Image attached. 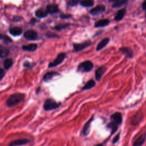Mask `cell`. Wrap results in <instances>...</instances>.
<instances>
[{
  "mask_svg": "<svg viewBox=\"0 0 146 146\" xmlns=\"http://www.w3.org/2000/svg\"><path fill=\"white\" fill-rule=\"evenodd\" d=\"M107 70V68L104 66H100L95 71V78L97 81H99L100 79L102 78L103 74L105 73V72Z\"/></svg>",
  "mask_w": 146,
  "mask_h": 146,
  "instance_id": "7c38bea8",
  "label": "cell"
},
{
  "mask_svg": "<svg viewBox=\"0 0 146 146\" xmlns=\"http://www.w3.org/2000/svg\"><path fill=\"white\" fill-rule=\"evenodd\" d=\"M70 25L68 24V23H65V24H59V25H56L55 27H54V29L56 30H58V31H59V30H63L67 27H68Z\"/></svg>",
  "mask_w": 146,
  "mask_h": 146,
  "instance_id": "4316f807",
  "label": "cell"
},
{
  "mask_svg": "<svg viewBox=\"0 0 146 146\" xmlns=\"http://www.w3.org/2000/svg\"><path fill=\"white\" fill-rule=\"evenodd\" d=\"M35 14L36 17L39 18H44V17H47L48 15V13L46 11V10L42 9V8L39 9L37 10H36Z\"/></svg>",
  "mask_w": 146,
  "mask_h": 146,
  "instance_id": "d6986e66",
  "label": "cell"
},
{
  "mask_svg": "<svg viewBox=\"0 0 146 146\" xmlns=\"http://www.w3.org/2000/svg\"><path fill=\"white\" fill-rule=\"evenodd\" d=\"M23 18L21 16H18V15H15L13 17V21L14 22H19L22 21Z\"/></svg>",
  "mask_w": 146,
  "mask_h": 146,
  "instance_id": "4dcf8cb0",
  "label": "cell"
},
{
  "mask_svg": "<svg viewBox=\"0 0 146 146\" xmlns=\"http://www.w3.org/2000/svg\"><path fill=\"white\" fill-rule=\"evenodd\" d=\"M35 65V63H31V62H28V61L25 62L23 63V66H24L25 67H26V68H32V67H33Z\"/></svg>",
  "mask_w": 146,
  "mask_h": 146,
  "instance_id": "83f0119b",
  "label": "cell"
},
{
  "mask_svg": "<svg viewBox=\"0 0 146 146\" xmlns=\"http://www.w3.org/2000/svg\"><path fill=\"white\" fill-rule=\"evenodd\" d=\"M92 120H93V116L91 117L90 119L85 124L82 131V133L84 136H87L89 134L90 132V125Z\"/></svg>",
  "mask_w": 146,
  "mask_h": 146,
  "instance_id": "2e32d148",
  "label": "cell"
},
{
  "mask_svg": "<svg viewBox=\"0 0 146 146\" xmlns=\"http://www.w3.org/2000/svg\"><path fill=\"white\" fill-rule=\"evenodd\" d=\"M10 54V50L3 46H0V58H4L7 57Z\"/></svg>",
  "mask_w": 146,
  "mask_h": 146,
  "instance_id": "44dd1931",
  "label": "cell"
},
{
  "mask_svg": "<svg viewBox=\"0 0 146 146\" xmlns=\"http://www.w3.org/2000/svg\"><path fill=\"white\" fill-rule=\"evenodd\" d=\"M145 1L143 2V3H142V7H143V10H145Z\"/></svg>",
  "mask_w": 146,
  "mask_h": 146,
  "instance_id": "74e56055",
  "label": "cell"
},
{
  "mask_svg": "<svg viewBox=\"0 0 146 146\" xmlns=\"http://www.w3.org/2000/svg\"><path fill=\"white\" fill-rule=\"evenodd\" d=\"M128 1L127 0H118V1H115L114 3H113L112 7L113 8H119L123 5H125Z\"/></svg>",
  "mask_w": 146,
  "mask_h": 146,
  "instance_id": "cb8c5ba5",
  "label": "cell"
},
{
  "mask_svg": "<svg viewBox=\"0 0 146 146\" xmlns=\"http://www.w3.org/2000/svg\"><path fill=\"white\" fill-rule=\"evenodd\" d=\"M60 74L56 72L51 71L46 73L43 76V80L45 82H48L51 80H52L54 77L56 76H59Z\"/></svg>",
  "mask_w": 146,
  "mask_h": 146,
  "instance_id": "30bf717a",
  "label": "cell"
},
{
  "mask_svg": "<svg viewBox=\"0 0 146 146\" xmlns=\"http://www.w3.org/2000/svg\"><path fill=\"white\" fill-rule=\"evenodd\" d=\"M110 42V39L108 38H105L103 39L97 45V47L96 48V50L97 51H99L103 49L104 47H105L107 44L109 43Z\"/></svg>",
  "mask_w": 146,
  "mask_h": 146,
  "instance_id": "e0dca14e",
  "label": "cell"
},
{
  "mask_svg": "<svg viewBox=\"0 0 146 146\" xmlns=\"http://www.w3.org/2000/svg\"><path fill=\"white\" fill-rule=\"evenodd\" d=\"M66 58V53L65 52H60L59 53L56 58L51 62H50L48 65V68H52L54 67H56L57 66H58L59 64H60V63H62L63 60H64Z\"/></svg>",
  "mask_w": 146,
  "mask_h": 146,
  "instance_id": "5b68a950",
  "label": "cell"
},
{
  "mask_svg": "<svg viewBox=\"0 0 146 146\" xmlns=\"http://www.w3.org/2000/svg\"><path fill=\"white\" fill-rule=\"evenodd\" d=\"M120 133L119 132V133L113 138V140H112V144H115V143H116L119 141V139H120Z\"/></svg>",
  "mask_w": 146,
  "mask_h": 146,
  "instance_id": "d6a6232c",
  "label": "cell"
},
{
  "mask_svg": "<svg viewBox=\"0 0 146 146\" xmlns=\"http://www.w3.org/2000/svg\"><path fill=\"white\" fill-rule=\"evenodd\" d=\"M46 36L48 38H54V37H59L58 35L55 34H53V33H48L47 34H46Z\"/></svg>",
  "mask_w": 146,
  "mask_h": 146,
  "instance_id": "e575fe53",
  "label": "cell"
},
{
  "mask_svg": "<svg viewBox=\"0 0 146 146\" xmlns=\"http://www.w3.org/2000/svg\"><path fill=\"white\" fill-rule=\"evenodd\" d=\"M95 84H96L94 80L91 79L85 84V85L82 87V90H87L91 89L93 88L95 86Z\"/></svg>",
  "mask_w": 146,
  "mask_h": 146,
  "instance_id": "603a6c76",
  "label": "cell"
},
{
  "mask_svg": "<svg viewBox=\"0 0 146 146\" xmlns=\"http://www.w3.org/2000/svg\"><path fill=\"white\" fill-rule=\"evenodd\" d=\"M5 75V70L3 68H0V81L3 79Z\"/></svg>",
  "mask_w": 146,
  "mask_h": 146,
  "instance_id": "836d02e7",
  "label": "cell"
},
{
  "mask_svg": "<svg viewBox=\"0 0 146 146\" xmlns=\"http://www.w3.org/2000/svg\"><path fill=\"white\" fill-rule=\"evenodd\" d=\"M25 95L22 93H15L11 95L6 100V105L8 107H11L16 106L25 99Z\"/></svg>",
  "mask_w": 146,
  "mask_h": 146,
  "instance_id": "7a4b0ae2",
  "label": "cell"
},
{
  "mask_svg": "<svg viewBox=\"0 0 146 146\" xmlns=\"http://www.w3.org/2000/svg\"><path fill=\"white\" fill-rule=\"evenodd\" d=\"M119 50L128 58H132L133 57V51L130 47H121L119 49Z\"/></svg>",
  "mask_w": 146,
  "mask_h": 146,
  "instance_id": "8fae6325",
  "label": "cell"
},
{
  "mask_svg": "<svg viewBox=\"0 0 146 146\" xmlns=\"http://www.w3.org/2000/svg\"><path fill=\"white\" fill-rule=\"evenodd\" d=\"M38 48L37 44L35 43H30L28 44L23 45L22 47V50L26 51H34Z\"/></svg>",
  "mask_w": 146,
  "mask_h": 146,
  "instance_id": "ac0fdd59",
  "label": "cell"
},
{
  "mask_svg": "<svg viewBox=\"0 0 146 146\" xmlns=\"http://www.w3.org/2000/svg\"><path fill=\"white\" fill-rule=\"evenodd\" d=\"M72 17V15L70 14H62L60 15V17L62 19H69Z\"/></svg>",
  "mask_w": 146,
  "mask_h": 146,
  "instance_id": "1f68e13d",
  "label": "cell"
},
{
  "mask_svg": "<svg viewBox=\"0 0 146 146\" xmlns=\"http://www.w3.org/2000/svg\"><path fill=\"white\" fill-rule=\"evenodd\" d=\"M23 36L29 40H35L38 38V33L35 30H28L25 32Z\"/></svg>",
  "mask_w": 146,
  "mask_h": 146,
  "instance_id": "ba28073f",
  "label": "cell"
},
{
  "mask_svg": "<svg viewBox=\"0 0 146 146\" xmlns=\"http://www.w3.org/2000/svg\"><path fill=\"white\" fill-rule=\"evenodd\" d=\"M13 60L11 58H8L5 60L3 62L4 68L6 70H9L13 64Z\"/></svg>",
  "mask_w": 146,
  "mask_h": 146,
  "instance_id": "d4e9b609",
  "label": "cell"
},
{
  "mask_svg": "<svg viewBox=\"0 0 146 146\" xmlns=\"http://www.w3.org/2000/svg\"><path fill=\"white\" fill-rule=\"evenodd\" d=\"M3 36H4V35H3L2 34H1V33H0V40H1V39H3Z\"/></svg>",
  "mask_w": 146,
  "mask_h": 146,
  "instance_id": "f35d334b",
  "label": "cell"
},
{
  "mask_svg": "<svg viewBox=\"0 0 146 146\" xmlns=\"http://www.w3.org/2000/svg\"><path fill=\"white\" fill-rule=\"evenodd\" d=\"M111 122L107 125V127L111 129V135H113L117 130L118 126L123 121L122 115L120 112H115L110 116Z\"/></svg>",
  "mask_w": 146,
  "mask_h": 146,
  "instance_id": "6da1fadb",
  "label": "cell"
},
{
  "mask_svg": "<svg viewBox=\"0 0 146 146\" xmlns=\"http://www.w3.org/2000/svg\"><path fill=\"white\" fill-rule=\"evenodd\" d=\"M91 44V41L87 40L83 43H73V47L75 51L78 52L82 51L86 48V47H88Z\"/></svg>",
  "mask_w": 146,
  "mask_h": 146,
  "instance_id": "8992f818",
  "label": "cell"
},
{
  "mask_svg": "<svg viewBox=\"0 0 146 146\" xmlns=\"http://www.w3.org/2000/svg\"><path fill=\"white\" fill-rule=\"evenodd\" d=\"M36 22V20L35 18H32V19H31L30 22V24H34V23H35Z\"/></svg>",
  "mask_w": 146,
  "mask_h": 146,
  "instance_id": "8d00e7d4",
  "label": "cell"
},
{
  "mask_svg": "<svg viewBox=\"0 0 146 146\" xmlns=\"http://www.w3.org/2000/svg\"><path fill=\"white\" fill-rule=\"evenodd\" d=\"M80 5L83 7H91L94 5V1L92 0H86L80 2Z\"/></svg>",
  "mask_w": 146,
  "mask_h": 146,
  "instance_id": "484cf974",
  "label": "cell"
},
{
  "mask_svg": "<svg viewBox=\"0 0 146 146\" xmlns=\"http://www.w3.org/2000/svg\"><path fill=\"white\" fill-rule=\"evenodd\" d=\"M110 24V21L108 19H102L99 20L95 23V27H104Z\"/></svg>",
  "mask_w": 146,
  "mask_h": 146,
  "instance_id": "ffe728a7",
  "label": "cell"
},
{
  "mask_svg": "<svg viewBox=\"0 0 146 146\" xmlns=\"http://www.w3.org/2000/svg\"><path fill=\"white\" fill-rule=\"evenodd\" d=\"M61 105V103L56 102L52 99H47L44 103L43 108L45 111H50L59 108Z\"/></svg>",
  "mask_w": 146,
  "mask_h": 146,
  "instance_id": "3957f363",
  "label": "cell"
},
{
  "mask_svg": "<svg viewBox=\"0 0 146 146\" xmlns=\"http://www.w3.org/2000/svg\"><path fill=\"white\" fill-rule=\"evenodd\" d=\"M3 40L4 43H6V44H8V43H11V42H12L11 39L10 38H9V36H6V35H4L3 38Z\"/></svg>",
  "mask_w": 146,
  "mask_h": 146,
  "instance_id": "f546056e",
  "label": "cell"
},
{
  "mask_svg": "<svg viewBox=\"0 0 146 146\" xmlns=\"http://www.w3.org/2000/svg\"><path fill=\"white\" fill-rule=\"evenodd\" d=\"M31 141L27 139H19L11 141L8 146H21L30 143Z\"/></svg>",
  "mask_w": 146,
  "mask_h": 146,
  "instance_id": "52a82bcc",
  "label": "cell"
},
{
  "mask_svg": "<svg viewBox=\"0 0 146 146\" xmlns=\"http://www.w3.org/2000/svg\"><path fill=\"white\" fill-rule=\"evenodd\" d=\"M145 133L140 135L133 143L132 146H141L145 141Z\"/></svg>",
  "mask_w": 146,
  "mask_h": 146,
  "instance_id": "9a60e30c",
  "label": "cell"
},
{
  "mask_svg": "<svg viewBox=\"0 0 146 146\" xmlns=\"http://www.w3.org/2000/svg\"><path fill=\"white\" fill-rule=\"evenodd\" d=\"M106 10V7L103 5H99L90 10V14L92 15H99Z\"/></svg>",
  "mask_w": 146,
  "mask_h": 146,
  "instance_id": "9c48e42d",
  "label": "cell"
},
{
  "mask_svg": "<svg viewBox=\"0 0 146 146\" xmlns=\"http://www.w3.org/2000/svg\"><path fill=\"white\" fill-rule=\"evenodd\" d=\"M125 13H126V11H125V9H122L120 10H119L117 13L116 14L115 17H114V19L116 21H121L123 17H124L125 14Z\"/></svg>",
  "mask_w": 146,
  "mask_h": 146,
  "instance_id": "7402d4cb",
  "label": "cell"
},
{
  "mask_svg": "<svg viewBox=\"0 0 146 146\" xmlns=\"http://www.w3.org/2000/svg\"><path fill=\"white\" fill-rule=\"evenodd\" d=\"M93 67L94 64L90 60H85L79 64L77 70L81 72H87L90 71Z\"/></svg>",
  "mask_w": 146,
  "mask_h": 146,
  "instance_id": "277c9868",
  "label": "cell"
},
{
  "mask_svg": "<svg viewBox=\"0 0 146 146\" xmlns=\"http://www.w3.org/2000/svg\"><path fill=\"white\" fill-rule=\"evenodd\" d=\"M9 32L11 35L14 36H18L22 33V29L21 27L17 26L12 27L9 29Z\"/></svg>",
  "mask_w": 146,
  "mask_h": 146,
  "instance_id": "5bb4252c",
  "label": "cell"
},
{
  "mask_svg": "<svg viewBox=\"0 0 146 146\" xmlns=\"http://www.w3.org/2000/svg\"><path fill=\"white\" fill-rule=\"evenodd\" d=\"M46 11L48 14L50 13L51 14H56L59 12V10L58 9V6L55 4H49L46 7Z\"/></svg>",
  "mask_w": 146,
  "mask_h": 146,
  "instance_id": "4fadbf2b",
  "label": "cell"
},
{
  "mask_svg": "<svg viewBox=\"0 0 146 146\" xmlns=\"http://www.w3.org/2000/svg\"><path fill=\"white\" fill-rule=\"evenodd\" d=\"M79 2V1H76V0H71V1H69L68 2V5L70 6H75L78 5V3Z\"/></svg>",
  "mask_w": 146,
  "mask_h": 146,
  "instance_id": "f1b7e54d",
  "label": "cell"
},
{
  "mask_svg": "<svg viewBox=\"0 0 146 146\" xmlns=\"http://www.w3.org/2000/svg\"><path fill=\"white\" fill-rule=\"evenodd\" d=\"M108 141V140H107V141H104V143H99V144H96L95 145H94V146H106V143H107V141Z\"/></svg>",
  "mask_w": 146,
  "mask_h": 146,
  "instance_id": "d590c367",
  "label": "cell"
}]
</instances>
